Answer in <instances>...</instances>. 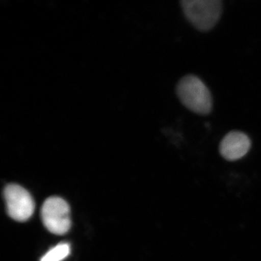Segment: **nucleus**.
Wrapping results in <instances>:
<instances>
[{
  "instance_id": "f257e3e1",
  "label": "nucleus",
  "mask_w": 261,
  "mask_h": 261,
  "mask_svg": "<svg viewBox=\"0 0 261 261\" xmlns=\"http://www.w3.org/2000/svg\"><path fill=\"white\" fill-rule=\"evenodd\" d=\"M177 94L184 106L193 112L207 114L212 110L210 91L195 75H187L180 81L177 86Z\"/></svg>"
},
{
  "instance_id": "f03ea898",
  "label": "nucleus",
  "mask_w": 261,
  "mask_h": 261,
  "mask_svg": "<svg viewBox=\"0 0 261 261\" xmlns=\"http://www.w3.org/2000/svg\"><path fill=\"white\" fill-rule=\"evenodd\" d=\"M181 4L189 21L200 31L212 29L222 12V3L219 0H184Z\"/></svg>"
},
{
  "instance_id": "7ed1b4c3",
  "label": "nucleus",
  "mask_w": 261,
  "mask_h": 261,
  "mask_svg": "<svg viewBox=\"0 0 261 261\" xmlns=\"http://www.w3.org/2000/svg\"><path fill=\"white\" fill-rule=\"evenodd\" d=\"M42 219L48 231L57 235L65 234L71 226L69 205L61 197H49L43 204Z\"/></svg>"
},
{
  "instance_id": "20e7f679",
  "label": "nucleus",
  "mask_w": 261,
  "mask_h": 261,
  "mask_svg": "<svg viewBox=\"0 0 261 261\" xmlns=\"http://www.w3.org/2000/svg\"><path fill=\"white\" fill-rule=\"evenodd\" d=\"M7 210L12 219L18 221H25L32 217L35 205L32 195L23 187L11 184L4 192Z\"/></svg>"
},
{
  "instance_id": "39448f33",
  "label": "nucleus",
  "mask_w": 261,
  "mask_h": 261,
  "mask_svg": "<svg viewBox=\"0 0 261 261\" xmlns=\"http://www.w3.org/2000/svg\"><path fill=\"white\" fill-rule=\"evenodd\" d=\"M251 147L250 138L241 132H229L220 145V153L227 161H237L243 158Z\"/></svg>"
},
{
  "instance_id": "423d86ee",
  "label": "nucleus",
  "mask_w": 261,
  "mask_h": 261,
  "mask_svg": "<svg viewBox=\"0 0 261 261\" xmlns=\"http://www.w3.org/2000/svg\"><path fill=\"white\" fill-rule=\"evenodd\" d=\"M70 245L61 243L51 248L41 258L40 261H62L69 255Z\"/></svg>"
}]
</instances>
